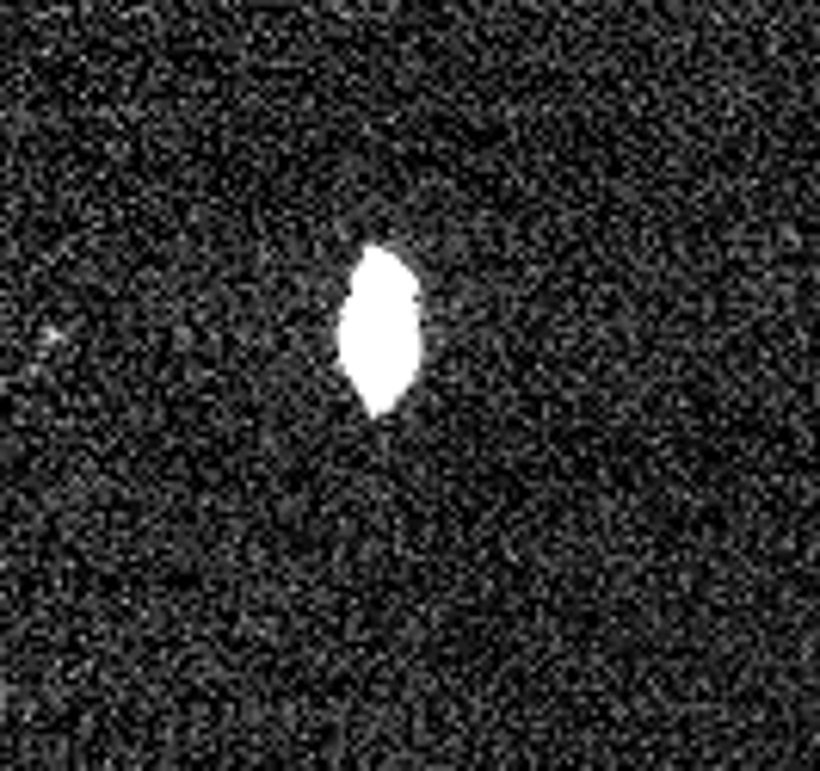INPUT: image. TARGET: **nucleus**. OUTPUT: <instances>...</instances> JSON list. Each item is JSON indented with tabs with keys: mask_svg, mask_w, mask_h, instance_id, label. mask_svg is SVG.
I'll list each match as a JSON object with an SVG mask.
<instances>
[{
	"mask_svg": "<svg viewBox=\"0 0 820 771\" xmlns=\"http://www.w3.org/2000/svg\"><path fill=\"white\" fill-rule=\"evenodd\" d=\"M340 358L371 408H395L419 364V290L395 253H364L340 321Z\"/></svg>",
	"mask_w": 820,
	"mask_h": 771,
	"instance_id": "1",
	"label": "nucleus"
}]
</instances>
